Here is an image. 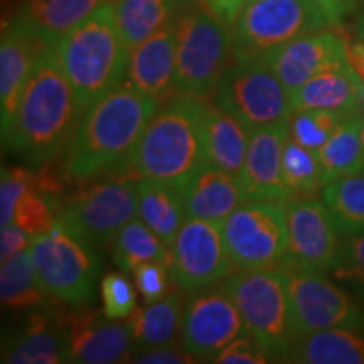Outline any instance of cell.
<instances>
[{
  "mask_svg": "<svg viewBox=\"0 0 364 364\" xmlns=\"http://www.w3.org/2000/svg\"><path fill=\"white\" fill-rule=\"evenodd\" d=\"M159 102L122 83L95 102L81 118L66 149L65 172L83 181L134 164L136 149Z\"/></svg>",
  "mask_w": 364,
  "mask_h": 364,
  "instance_id": "6da1fadb",
  "label": "cell"
},
{
  "mask_svg": "<svg viewBox=\"0 0 364 364\" xmlns=\"http://www.w3.org/2000/svg\"><path fill=\"white\" fill-rule=\"evenodd\" d=\"M85 110L59 63L54 44L44 46L22 93L6 150L43 169L71 144Z\"/></svg>",
  "mask_w": 364,
  "mask_h": 364,
  "instance_id": "7a4b0ae2",
  "label": "cell"
},
{
  "mask_svg": "<svg viewBox=\"0 0 364 364\" xmlns=\"http://www.w3.org/2000/svg\"><path fill=\"white\" fill-rule=\"evenodd\" d=\"M204 107V98L176 93L157 110L132 164L140 179L162 182L182 193L208 166L203 134Z\"/></svg>",
  "mask_w": 364,
  "mask_h": 364,
  "instance_id": "3957f363",
  "label": "cell"
},
{
  "mask_svg": "<svg viewBox=\"0 0 364 364\" xmlns=\"http://www.w3.org/2000/svg\"><path fill=\"white\" fill-rule=\"evenodd\" d=\"M54 48L85 112L125 80L129 48L118 29L112 2L63 36Z\"/></svg>",
  "mask_w": 364,
  "mask_h": 364,
  "instance_id": "277c9868",
  "label": "cell"
},
{
  "mask_svg": "<svg viewBox=\"0 0 364 364\" xmlns=\"http://www.w3.org/2000/svg\"><path fill=\"white\" fill-rule=\"evenodd\" d=\"M174 27L176 93L206 98L233 58V33L201 0H184Z\"/></svg>",
  "mask_w": 364,
  "mask_h": 364,
  "instance_id": "5b68a950",
  "label": "cell"
},
{
  "mask_svg": "<svg viewBox=\"0 0 364 364\" xmlns=\"http://www.w3.org/2000/svg\"><path fill=\"white\" fill-rule=\"evenodd\" d=\"M223 287L233 297L245 329L272 361L285 363L295 343L289 275L282 267L231 273Z\"/></svg>",
  "mask_w": 364,
  "mask_h": 364,
  "instance_id": "8992f818",
  "label": "cell"
},
{
  "mask_svg": "<svg viewBox=\"0 0 364 364\" xmlns=\"http://www.w3.org/2000/svg\"><path fill=\"white\" fill-rule=\"evenodd\" d=\"M213 102L250 134L289 122L294 112L290 93L265 58L233 59L213 91Z\"/></svg>",
  "mask_w": 364,
  "mask_h": 364,
  "instance_id": "52a82bcc",
  "label": "cell"
},
{
  "mask_svg": "<svg viewBox=\"0 0 364 364\" xmlns=\"http://www.w3.org/2000/svg\"><path fill=\"white\" fill-rule=\"evenodd\" d=\"M29 248L46 294L75 307L88 306L102 268L91 245L54 221L51 230L31 240Z\"/></svg>",
  "mask_w": 364,
  "mask_h": 364,
  "instance_id": "ba28073f",
  "label": "cell"
},
{
  "mask_svg": "<svg viewBox=\"0 0 364 364\" xmlns=\"http://www.w3.org/2000/svg\"><path fill=\"white\" fill-rule=\"evenodd\" d=\"M331 29L309 0H253L233 24V59L265 58L299 36Z\"/></svg>",
  "mask_w": 364,
  "mask_h": 364,
  "instance_id": "9c48e42d",
  "label": "cell"
},
{
  "mask_svg": "<svg viewBox=\"0 0 364 364\" xmlns=\"http://www.w3.org/2000/svg\"><path fill=\"white\" fill-rule=\"evenodd\" d=\"M139 215V181L95 182L59 209L56 221L91 247H105Z\"/></svg>",
  "mask_w": 364,
  "mask_h": 364,
  "instance_id": "30bf717a",
  "label": "cell"
},
{
  "mask_svg": "<svg viewBox=\"0 0 364 364\" xmlns=\"http://www.w3.org/2000/svg\"><path fill=\"white\" fill-rule=\"evenodd\" d=\"M236 270L280 265L289 247L284 201H247L223 221Z\"/></svg>",
  "mask_w": 364,
  "mask_h": 364,
  "instance_id": "8fae6325",
  "label": "cell"
},
{
  "mask_svg": "<svg viewBox=\"0 0 364 364\" xmlns=\"http://www.w3.org/2000/svg\"><path fill=\"white\" fill-rule=\"evenodd\" d=\"M169 268L177 289L189 294L208 289L235 273L223 223L188 218L171 247Z\"/></svg>",
  "mask_w": 364,
  "mask_h": 364,
  "instance_id": "7c38bea8",
  "label": "cell"
},
{
  "mask_svg": "<svg viewBox=\"0 0 364 364\" xmlns=\"http://www.w3.org/2000/svg\"><path fill=\"white\" fill-rule=\"evenodd\" d=\"M289 247L282 268L329 272L339 248V231L324 201L312 196H290L284 201Z\"/></svg>",
  "mask_w": 364,
  "mask_h": 364,
  "instance_id": "4fadbf2b",
  "label": "cell"
},
{
  "mask_svg": "<svg viewBox=\"0 0 364 364\" xmlns=\"http://www.w3.org/2000/svg\"><path fill=\"white\" fill-rule=\"evenodd\" d=\"M295 341L316 332L364 324V314L326 273L287 270Z\"/></svg>",
  "mask_w": 364,
  "mask_h": 364,
  "instance_id": "5bb4252c",
  "label": "cell"
},
{
  "mask_svg": "<svg viewBox=\"0 0 364 364\" xmlns=\"http://www.w3.org/2000/svg\"><path fill=\"white\" fill-rule=\"evenodd\" d=\"M245 331L243 316L223 285L194 292L182 311V349L194 358H213Z\"/></svg>",
  "mask_w": 364,
  "mask_h": 364,
  "instance_id": "9a60e30c",
  "label": "cell"
},
{
  "mask_svg": "<svg viewBox=\"0 0 364 364\" xmlns=\"http://www.w3.org/2000/svg\"><path fill=\"white\" fill-rule=\"evenodd\" d=\"M265 61L292 95L318 73L348 61V43L327 29L316 31L272 49Z\"/></svg>",
  "mask_w": 364,
  "mask_h": 364,
  "instance_id": "2e32d148",
  "label": "cell"
},
{
  "mask_svg": "<svg viewBox=\"0 0 364 364\" xmlns=\"http://www.w3.org/2000/svg\"><path fill=\"white\" fill-rule=\"evenodd\" d=\"M44 44L29 34L16 19L2 24L0 38V122L2 142L7 149L16 127L22 93Z\"/></svg>",
  "mask_w": 364,
  "mask_h": 364,
  "instance_id": "e0dca14e",
  "label": "cell"
},
{
  "mask_svg": "<svg viewBox=\"0 0 364 364\" xmlns=\"http://www.w3.org/2000/svg\"><path fill=\"white\" fill-rule=\"evenodd\" d=\"M289 135V122L263 127L250 134L247 159L238 176L248 201H285L290 198L282 172Z\"/></svg>",
  "mask_w": 364,
  "mask_h": 364,
  "instance_id": "ac0fdd59",
  "label": "cell"
},
{
  "mask_svg": "<svg viewBox=\"0 0 364 364\" xmlns=\"http://www.w3.org/2000/svg\"><path fill=\"white\" fill-rule=\"evenodd\" d=\"M176 27L174 22L129 51L125 83L156 102L176 91Z\"/></svg>",
  "mask_w": 364,
  "mask_h": 364,
  "instance_id": "d6986e66",
  "label": "cell"
},
{
  "mask_svg": "<svg viewBox=\"0 0 364 364\" xmlns=\"http://www.w3.org/2000/svg\"><path fill=\"white\" fill-rule=\"evenodd\" d=\"M68 363L113 364L130 361L134 338L129 326L98 314L68 321Z\"/></svg>",
  "mask_w": 364,
  "mask_h": 364,
  "instance_id": "ffe728a7",
  "label": "cell"
},
{
  "mask_svg": "<svg viewBox=\"0 0 364 364\" xmlns=\"http://www.w3.org/2000/svg\"><path fill=\"white\" fill-rule=\"evenodd\" d=\"M70 327L65 318L34 312L2 344V363L59 364L68 363Z\"/></svg>",
  "mask_w": 364,
  "mask_h": 364,
  "instance_id": "44dd1931",
  "label": "cell"
},
{
  "mask_svg": "<svg viewBox=\"0 0 364 364\" xmlns=\"http://www.w3.org/2000/svg\"><path fill=\"white\" fill-rule=\"evenodd\" d=\"M294 110H329L359 115L361 81L349 61L318 73L290 95Z\"/></svg>",
  "mask_w": 364,
  "mask_h": 364,
  "instance_id": "7402d4cb",
  "label": "cell"
},
{
  "mask_svg": "<svg viewBox=\"0 0 364 364\" xmlns=\"http://www.w3.org/2000/svg\"><path fill=\"white\" fill-rule=\"evenodd\" d=\"M186 216L223 223L248 201L238 176L208 166L182 191Z\"/></svg>",
  "mask_w": 364,
  "mask_h": 364,
  "instance_id": "603a6c76",
  "label": "cell"
},
{
  "mask_svg": "<svg viewBox=\"0 0 364 364\" xmlns=\"http://www.w3.org/2000/svg\"><path fill=\"white\" fill-rule=\"evenodd\" d=\"M112 0H24L14 19L44 46L56 44Z\"/></svg>",
  "mask_w": 364,
  "mask_h": 364,
  "instance_id": "cb8c5ba5",
  "label": "cell"
},
{
  "mask_svg": "<svg viewBox=\"0 0 364 364\" xmlns=\"http://www.w3.org/2000/svg\"><path fill=\"white\" fill-rule=\"evenodd\" d=\"M203 134L209 166L240 176L247 159L250 132L230 113L221 110L215 103L206 102Z\"/></svg>",
  "mask_w": 364,
  "mask_h": 364,
  "instance_id": "d4e9b609",
  "label": "cell"
},
{
  "mask_svg": "<svg viewBox=\"0 0 364 364\" xmlns=\"http://www.w3.org/2000/svg\"><path fill=\"white\" fill-rule=\"evenodd\" d=\"M285 363L364 364V324L300 338L292 344Z\"/></svg>",
  "mask_w": 364,
  "mask_h": 364,
  "instance_id": "484cf974",
  "label": "cell"
},
{
  "mask_svg": "<svg viewBox=\"0 0 364 364\" xmlns=\"http://www.w3.org/2000/svg\"><path fill=\"white\" fill-rule=\"evenodd\" d=\"M139 216L171 248L188 220L184 196L162 182L139 179Z\"/></svg>",
  "mask_w": 364,
  "mask_h": 364,
  "instance_id": "4316f807",
  "label": "cell"
},
{
  "mask_svg": "<svg viewBox=\"0 0 364 364\" xmlns=\"http://www.w3.org/2000/svg\"><path fill=\"white\" fill-rule=\"evenodd\" d=\"M184 0H112L118 29L129 51L172 24Z\"/></svg>",
  "mask_w": 364,
  "mask_h": 364,
  "instance_id": "83f0119b",
  "label": "cell"
},
{
  "mask_svg": "<svg viewBox=\"0 0 364 364\" xmlns=\"http://www.w3.org/2000/svg\"><path fill=\"white\" fill-rule=\"evenodd\" d=\"M364 113L349 117L318 150L324 184L364 169Z\"/></svg>",
  "mask_w": 364,
  "mask_h": 364,
  "instance_id": "f1b7e54d",
  "label": "cell"
},
{
  "mask_svg": "<svg viewBox=\"0 0 364 364\" xmlns=\"http://www.w3.org/2000/svg\"><path fill=\"white\" fill-rule=\"evenodd\" d=\"M182 299L179 294H167L147 307L135 309L129 317V329L136 344L145 348L166 346L174 341L182 322Z\"/></svg>",
  "mask_w": 364,
  "mask_h": 364,
  "instance_id": "f546056e",
  "label": "cell"
},
{
  "mask_svg": "<svg viewBox=\"0 0 364 364\" xmlns=\"http://www.w3.org/2000/svg\"><path fill=\"white\" fill-rule=\"evenodd\" d=\"M322 201L341 236L364 233V169L326 184Z\"/></svg>",
  "mask_w": 364,
  "mask_h": 364,
  "instance_id": "4dcf8cb0",
  "label": "cell"
},
{
  "mask_svg": "<svg viewBox=\"0 0 364 364\" xmlns=\"http://www.w3.org/2000/svg\"><path fill=\"white\" fill-rule=\"evenodd\" d=\"M44 289L36 272L31 248L17 253L0 268V297L4 307L26 311L43 306Z\"/></svg>",
  "mask_w": 364,
  "mask_h": 364,
  "instance_id": "1f68e13d",
  "label": "cell"
},
{
  "mask_svg": "<svg viewBox=\"0 0 364 364\" xmlns=\"http://www.w3.org/2000/svg\"><path fill=\"white\" fill-rule=\"evenodd\" d=\"M147 262L171 263V248L142 220H134L118 231L113 240V263L129 273Z\"/></svg>",
  "mask_w": 364,
  "mask_h": 364,
  "instance_id": "d6a6232c",
  "label": "cell"
},
{
  "mask_svg": "<svg viewBox=\"0 0 364 364\" xmlns=\"http://www.w3.org/2000/svg\"><path fill=\"white\" fill-rule=\"evenodd\" d=\"M284 182L290 196H314L324 189L321 159L316 150L304 147L289 135L282 159Z\"/></svg>",
  "mask_w": 364,
  "mask_h": 364,
  "instance_id": "836d02e7",
  "label": "cell"
},
{
  "mask_svg": "<svg viewBox=\"0 0 364 364\" xmlns=\"http://www.w3.org/2000/svg\"><path fill=\"white\" fill-rule=\"evenodd\" d=\"M349 117L329 110H294L290 115V136L304 147L318 152Z\"/></svg>",
  "mask_w": 364,
  "mask_h": 364,
  "instance_id": "e575fe53",
  "label": "cell"
},
{
  "mask_svg": "<svg viewBox=\"0 0 364 364\" xmlns=\"http://www.w3.org/2000/svg\"><path fill=\"white\" fill-rule=\"evenodd\" d=\"M58 213L56 196L31 188L17 204L14 221L34 238L51 230Z\"/></svg>",
  "mask_w": 364,
  "mask_h": 364,
  "instance_id": "d590c367",
  "label": "cell"
},
{
  "mask_svg": "<svg viewBox=\"0 0 364 364\" xmlns=\"http://www.w3.org/2000/svg\"><path fill=\"white\" fill-rule=\"evenodd\" d=\"M103 299V316L112 321H122L136 309L134 285L124 273H107L100 282Z\"/></svg>",
  "mask_w": 364,
  "mask_h": 364,
  "instance_id": "8d00e7d4",
  "label": "cell"
},
{
  "mask_svg": "<svg viewBox=\"0 0 364 364\" xmlns=\"http://www.w3.org/2000/svg\"><path fill=\"white\" fill-rule=\"evenodd\" d=\"M329 272L338 280L364 285V233L341 240Z\"/></svg>",
  "mask_w": 364,
  "mask_h": 364,
  "instance_id": "74e56055",
  "label": "cell"
},
{
  "mask_svg": "<svg viewBox=\"0 0 364 364\" xmlns=\"http://www.w3.org/2000/svg\"><path fill=\"white\" fill-rule=\"evenodd\" d=\"M36 174L31 171L2 169V179H0V226L14 221L17 204L27 191L34 188Z\"/></svg>",
  "mask_w": 364,
  "mask_h": 364,
  "instance_id": "f35d334b",
  "label": "cell"
},
{
  "mask_svg": "<svg viewBox=\"0 0 364 364\" xmlns=\"http://www.w3.org/2000/svg\"><path fill=\"white\" fill-rule=\"evenodd\" d=\"M134 280L145 302H157L169 294V284L172 280L171 268L164 262L142 263L134 270Z\"/></svg>",
  "mask_w": 364,
  "mask_h": 364,
  "instance_id": "ab89813d",
  "label": "cell"
},
{
  "mask_svg": "<svg viewBox=\"0 0 364 364\" xmlns=\"http://www.w3.org/2000/svg\"><path fill=\"white\" fill-rule=\"evenodd\" d=\"M208 361L218 364H265L272 359L253 338H236Z\"/></svg>",
  "mask_w": 364,
  "mask_h": 364,
  "instance_id": "60d3db41",
  "label": "cell"
},
{
  "mask_svg": "<svg viewBox=\"0 0 364 364\" xmlns=\"http://www.w3.org/2000/svg\"><path fill=\"white\" fill-rule=\"evenodd\" d=\"M198 361L193 354L188 351H177L171 344L166 346H154L147 351L136 353L130 358V363L136 364H193Z\"/></svg>",
  "mask_w": 364,
  "mask_h": 364,
  "instance_id": "b9f144b4",
  "label": "cell"
},
{
  "mask_svg": "<svg viewBox=\"0 0 364 364\" xmlns=\"http://www.w3.org/2000/svg\"><path fill=\"white\" fill-rule=\"evenodd\" d=\"M33 236L26 233L16 221L7 223L0 230V262L11 260L17 253L29 248Z\"/></svg>",
  "mask_w": 364,
  "mask_h": 364,
  "instance_id": "7bdbcfd3",
  "label": "cell"
},
{
  "mask_svg": "<svg viewBox=\"0 0 364 364\" xmlns=\"http://www.w3.org/2000/svg\"><path fill=\"white\" fill-rule=\"evenodd\" d=\"M331 27L339 26L356 7L358 0H309Z\"/></svg>",
  "mask_w": 364,
  "mask_h": 364,
  "instance_id": "ee69618b",
  "label": "cell"
},
{
  "mask_svg": "<svg viewBox=\"0 0 364 364\" xmlns=\"http://www.w3.org/2000/svg\"><path fill=\"white\" fill-rule=\"evenodd\" d=\"M201 2L225 24L233 27L247 0H201Z\"/></svg>",
  "mask_w": 364,
  "mask_h": 364,
  "instance_id": "f6af8a7d",
  "label": "cell"
},
{
  "mask_svg": "<svg viewBox=\"0 0 364 364\" xmlns=\"http://www.w3.org/2000/svg\"><path fill=\"white\" fill-rule=\"evenodd\" d=\"M348 61L356 71L358 78L364 80V43L358 41V43H348Z\"/></svg>",
  "mask_w": 364,
  "mask_h": 364,
  "instance_id": "bcb514c9",
  "label": "cell"
},
{
  "mask_svg": "<svg viewBox=\"0 0 364 364\" xmlns=\"http://www.w3.org/2000/svg\"><path fill=\"white\" fill-rule=\"evenodd\" d=\"M358 34H359V39L364 43V4L361 9V16H359V22H358Z\"/></svg>",
  "mask_w": 364,
  "mask_h": 364,
  "instance_id": "7dc6e473",
  "label": "cell"
},
{
  "mask_svg": "<svg viewBox=\"0 0 364 364\" xmlns=\"http://www.w3.org/2000/svg\"><path fill=\"white\" fill-rule=\"evenodd\" d=\"M363 147H364V129H363Z\"/></svg>",
  "mask_w": 364,
  "mask_h": 364,
  "instance_id": "c3c4849f",
  "label": "cell"
},
{
  "mask_svg": "<svg viewBox=\"0 0 364 364\" xmlns=\"http://www.w3.org/2000/svg\"><path fill=\"white\" fill-rule=\"evenodd\" d=\"M247 2H253V0H247Z\"/></svg>",
  "mask_w": 364,
  "mask_h": 364,
  "instance_id": "681fc988",
  "label": "cell"
}]
</instances>
